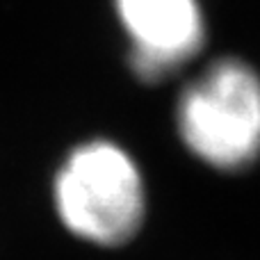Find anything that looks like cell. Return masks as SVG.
Here are the masks:
<instances>
[{
  "label": "cell",
  "instance_id": "cell-1",
  "mask_svg": "<svg viewBox=\"0 0 260 260\" xmlns=\"http://www.w3.org/2000/svg\"><path fill=\"white\" fill-rule=\"evenodd\" d=\"M53 199L69 233L99 247L126 244L146 215L139 167L108 139H91L69 153L55 174Z\"/></svg>",
  "mask_w": 260,
  "mask_h": 260
},
{
  "label": "cell",
  "instance_id": "cell-2",
  "mask_svg": "<svg viewBox=\"0 0 260 260\" xmlns=\"http://www.w3.org/2000/svg\"><path fill=\"white\" fill-rule=\"evenodd\" d=\"M183 144L206 165L240 171L260 157V76L226 55L183 87L176 103Z\"/></svg>",
  "mask_w": 260,
  "mask_h": 260
},
{
  "label": "cell",
  "instance_id": "cell-3",
  "mask_svg": "<svg viewBox=\"0 0 260 260\" xmlns=\"http://www.w3.org/2000/svg\"><path fill=\"white\" fill-rule=\"evenodd\" d=\"M128 35V64L142 82H165L206 46V16L199 0H112Z\"/></svg>",
  "mask_w": 260,
  "mask_h": 260
}]
</instances>
